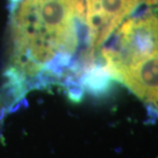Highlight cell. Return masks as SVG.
<instances>
[{
    "label": "cell",
    "mask_w": 158,
    "mask_h": 158,
    "mask_svg": "<svg viewBox=\"0 0 158 158\" xmlns=\"http://www.w3.org/2000/svg\"><path fill=\"white\" fill-rule=\"evenodd\" d=\"M101 69L158 116V4L120 23L99 50Z\"/></svg>",
    "instance_id": "2"
},
{
    "label": "cell",
    "mask_w": 158,
    "mask_h": 158,
    "mask_svg": "<svg viewBox=\"0 0 158 158\" xmlns=\"http://www.w3.org/2000/svg\"><path fill=\"white\" fill-rule=\"evenodd\" d=\"M9 54L5 87L16 102L27 91L66 87L80 98L97 69L91 54L84 0H9Z\"/></svg>",
    "instance_id": "1"
},
{
    "label": "cell",
    "mask_w": 158,
    "mask_h": 158,
    "mask_svg": "<svg viewBox=\"0 0 158 158\" xmlns=\"http://www.w3.org/2000/svg\"><path fill=\"white\" fill-rule=\"evenodd\" d=\"M156 4L158 0H84L88 44L94 58L124 19Z\"/></svg>",
    "instance_id": "3"
}]
</instances>
